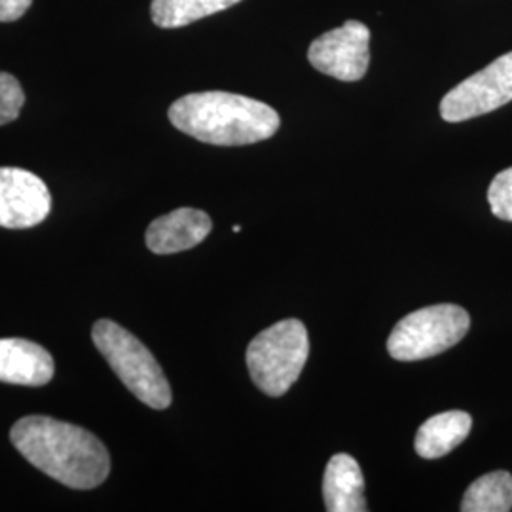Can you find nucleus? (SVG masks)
Masks as SVG:
<instances>
[{
  "label": "nucleus",
  "instance_id": "5",
  "mask_svg": "<svg viewBox=\"0 0 512 512\" xmlns=\"http://www.w3.org/2000/svg\"><path fill=\"white\" fill-rule=\"evenodd\" d=\"M471 327L469 313L456 304H437L408 313L387 340L393 359L412 363L435 357L459 344Z\"/></svg>",
  "mask_w": 512,
  "mask_h": 512
},
{
  "label": "nucleus",
  "instance_id": "7",
  "mask_svg": "<svg viewBox=\"0 0 512 512\" xmlns=\"http://www.w3.org/2000/svg\"><path fill=\"white\" fill-rule=\"evenodd\" d=\"M370 29L357 19L315 38L308 59L319 73L342 82H357L365 76L370 63Z\"/></svg>",
  "mask_w": 512,
  "mask_h": 512
},
{
  "label": "nucleus",
  "instance_id": "9",
  "mask_svg": "<svg viewBox=\"0 0 512 512\" xmlns=\"http://www.w3.org/2000/svg\"><path fill=\"white\" fill-rule=\"evenodd\" d=\"M211 217L192 207L171 211L154 220L147 230L148 249L156 255H173L200 245L211 234Z\"/></svg>",
  "mask_w": 512,
  "mask_h": 512
},
{
  "label": "nucleus",
  "instance_id": "11",
  "mask_svg": "<svg viewBox=\"0 0 512 512\" xmlns=\"http://www.w3.org/2000/svg\"><path fill=\"white\" fill-rule=\"evenodd\" d=\"M323 497L329 512L368 511L365 476L359 463L348 454L330 458L323 478Z\"/></svg>",
  "mask_w": 512,
  "mask_h": 512
},
{
  "label": "nucleus",
  "instance_id": "13",
  "mask_svg": "<svg viewBox=\"0 0 512 512\" xmlns=\"http://www.w3.org/2000/svg\"><path fill=\"white\" fill-rule=\"evenodd\" d=\"M241 0H152L150 16L162 29H179L236 6Z\"/></svg>",
  "mask_w": 512,
  "mask_h": 512
},
{
  "label": "nucleus",
  "instance_id": "8",
  "mask_svg": "<svg viewBox=\"0 0 512 512\" xmlns=\"http://www.w3.org/2000/svg\"><path fill=\"white\" fill-rule=\"evenodd\" d=\"M52 209L46 183L27 169L0 167V226L25 230L44 222Z\"/></svg>",
  "mask_w": 512,
  "mask_h": 512
},
{
  "label": "nucleus",
  "instance_id": "10",
  "mask_svg": "<svg viewBox=\"0 0 512 512\" xmlns=\"http://www.w3.org/2000/svg\"><path fill=\"white\" fill-rule=\"evenodd\" d=\"M55 374L54 357L35 342L0 338V382L40 387Z\"/></svg>",
  "mask_w": 512,
  "mask_h": 512
},
{
  "label": "nucleus",
  "instance_id": "6",
  "mask_svg": "<svg viewBox=\"0 0 512 512\" xmlns=\"http://www.w3.org/2000/svg\"><path fill=\"white\" fill-rule=\"evenodd\" d=\"M512 101V52L469 76L440 101L444 122L458 124L494 112Z\"/></svg>",
  "mask_w": 512,
  "mask_h": 512
},
{
  "label": "nucleus",
  "instance_id": "16",
  "mask_svg": "<svg viewBox=\"0 0 512 512\" xmlns=\"http://www.w3.org/2000/svg\"><path fill=\"white\" fill-rule=\"evenodd\" d=\"M488 202L494 217L512 222V167L495 175L488 188Z\"/></svg>",
  "mask_w": 512,
  "mask_h": 512
},
{
  "label": "nucleus",
  "instance_id": "4",
  "mask_svg": "<svg viewBox=\"0 0 512 512\" xmlns=\"http://www.w3.org/2000/svg\"><path fill=\"white\" fill-rule=\"evenodd\" d=\"M308 355L310 338L304 323L283 319L256 334L247 348V366L262 393L281 397L300 378Z\"/></svg>",
  "mask_w": 512,
  "mask_h": 512
},
{
  "label": "nucleus",
  "instance_id": "1",
  "mask_svg": "<svg viewBox=\"0 0 512 512\" xmlns=\"http://www.w3.org/2000/svg\"><path fill=\"white\" fill-rule=\"evenodd\" d=\"M10 439L38 471L74 490H92L109 478L110 456L105 444L73 423L27 416L14 423Z\"/></svg>",
  "mask_w": 512,
  "mask_h": 512
},
{
  "label": "nucleus",
  "instance_id": "2",
  "mask_svg": "<svg viewBox=\"0 0 512 512\" xmlns=\"http://www.w3.org/2000/svg\"><path fill=\"white\" fill-rule=\"evenodd\" d=\"M169 122L217 147H243L274 137L279 114L270 105L228 92L188 93L169 107Z\"/></svg>",
  "mask_w": 512,
  "mask_h": 512
},
{
  "label": "nucleus",
  "instance_id": "3",
  "mask_svg": "<svg viewBox=\"0 0 512 512\" xmlns=\"http://www.w3.org/2000/svg\"><path fill=\"white\" fill-rule=\"evenodd\" d=\"M93 344L105 357L122 384L154 410H165L173 401L164 370L150 349L118 323L101 319L93 325Z\"/></svg>",
  "mask_w": 512,
  "mask_h": 512
},
{
  "label": "nucleus",
  "instance_id": "17",
  "mask_svg": "<svg viewBox=\"0 0 512 512\" xmlns=\"http://www.w3.org/2000/svg\"><path fill=\"white\" fill-rule=\"evenodd\" d=\"M33 0H0V21L10 23L18 21L25 16V12L31 8Z\"/></svg>",
  "mask_w": 512,
  "mask_h": 512
},
{
  "label": "nucleus",
  "instance_id": "12",
  "mask_svg": "<svg viewBox=\"0 0 512 512\" xmlns=\"http://www.w3.org/2000/svg\"><path fill=\"white\" fill-rule=\"evenodd\" d=\"M473 429L467 412L450 410L425 421L416 435V452L423 459H439L456 450Z\"/></svg>",
  "mask_w": 512,
  "mask_h": 512
},
{
  "label": "nucleus",
  "instance_id": "14",
  "mask_svg": "<svg viewBox=\"0 0 512 512\" xmlns=\"http://www.w3.org/2000/svg\"><path fill=\"white\" fill-rule=\"evenodd\" d=\"M512 509V475L494 471L476 478L463 495V512H509Z\"/></svg>",
  "mask_w": 512,
  "mask_h": 512
},
{
  "label": "nucleus",
  "instance_id": "15",
  "mask_svg": "<svg viewBox=\"0 0 512 512\" xmlns=\"http://www.w3.org/2000/svg\"><path fill=\"white\" fill-rule=\"evenodd\" d=\"M25 105V93L18 78L0 73V126L14 122Z\"/></svg>",
  "mask_w": 512,
  "mask_h": 512
}]
</instances>
